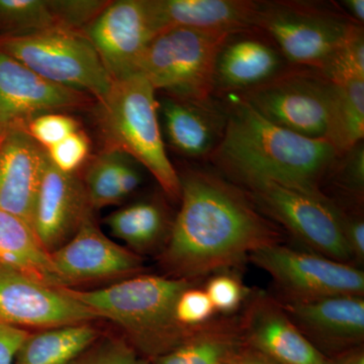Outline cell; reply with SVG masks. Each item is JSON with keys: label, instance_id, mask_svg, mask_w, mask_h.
<instances>
[{"label": "cell", "instance_id": "obj_1", "mask_svg": "<svg viewBox=\"0 0 364 364\" xmlns=\"http://www.w3.org/2000/svg\"><path fill=\"white\" fill-rule=\"evenodd\" d=\"M179 177L181 210L161 256L174 279L193 282L238 267L261 248L282 244L279 225L223 174L191 169Z\"/></svg>", "mask_w": 364, "mask_h": 364}, {"label": "cell", "instance_id": "obj_2", "mask_svg": "<svg viewBox=\"0 0 364 364\" xmlns=\"http://www.w3.org/2000/svg\"><path fill=\"white\" fill-rule=\"evenodd\" d=\"M230 98L224 135L208 157L221 173L239 186L272 181L323 193L321 182L341 156L331 144L280 128L238 98Z\"/></svg>", "mask_w": 364, "mask_h": 364}, {"label": "cell", "instance_id": "obj_3", "mask_svg": "<svg viewBox=\"0 0 364 364\" xmlns=\"http://www.w3.org/2000/svg\"><path fill=\"white\" fill-rule=\"evenodd\" d=\"M193 284L174 277L143 274L95 291L64 289L97 318L119 325L130 337L132 346L151 361L176 348L193 330L179 326L174 316L179 294Z\"/></svg>", "mask_w": 364, "mask_h": 364}, {"label": "cell", "instance_id": "obj_4", "mask_svg": "<svg viewBox=\"0 0 364 364\" xmlns=\"http://www.w3.org/2000/svg\"><path fill=\"white\" fill-rule=\"evenodd\" d=\"M156 90L141 74L114 81L95 105L105 150L131 156L149 170L171 200H181L178 172L167 156L159 123Z\"/></svg>", "mask_w": 364, "mask_h": 364}, {"label": "cell", "instance_id": "obj_5", "mask_svg": "<svg viewBox=\"0 0 364 364\" xmlns=\"http://www.w3.org/2000/svg\"><path fill=\"white\" fill-rule=\"evenodd\" d=\"M352 21L318 1H261L256 30L264 33L291 66L326 73L343 47Z\"/></svg>", "mask_w": 364, "mask_h": 364}, {"label": "cell", "instance_id": "obj_6", "mask_svg": "<svg viewBox=\"0 0 364 364\" xmlns=\"http://www.w3.org/2000/svg\"><path fill=\"white\" fill-rule=\"evenodd\" d=\"M229 36L186 28L162 31L150 41L136 73L167 97L213 100L218 55Z\"/></svg>", "mask_w": 364, "mask_h": 364}, {"label": "cell", "instance_id": "obj_7", "mask_svg": "<svg viewBox=\"0 0 364 364\" xmlns=\"http://www.w3.org/2000/svg\"><path fill=\"white\" fill-rule=\"evenodd\" d=\"M6 53L50 82L104 100L114 80L82 31L54 28L21 36H0Z\"/></svg>", "mask_w": 364, "mask_h": 364}, {"label": "cell", "instance_id": "obj_8", "mask_svg": "<svg viewBox=\"0 0 364 364\" xmlns=\"http://www.w3.org/2000/svg\"><path fill=\"white\" fill-rule=\"evenodd\" d=\"M240 188L263 214L315 253L351 264L341 208L324 193H311L272 181H250Z\"/></svg>", "mask_w": 364, "mask_h": 364}, {"label": "cell", "instance_id": "obj_9", "mask_svg": "<svg viewBox=\"0 0 364 364\" xmlns=\"http://www.w3.org/2000/svg\"><path fill=\"white\" fill-rule=\"evenodd\" d=\"M230 97L245 102L280 128L306 138L326 140L334 85L322 71L287 67L267 82Z\"/></svg>", "mask_w": 364, "mask_h": 364}, {"label": "cell", "instance_id": "obj_10", "mask_svg": "<svg viewBox=\"0 0 364 364\" xmlns=\"http://www.w3.org/2000/svg\"><path fill=\"white\" fill-rule=\"evenodd\" d=\"M248 260L270 275L282 293L279 299L364 296L361 270L320 254L275 244L255 251Z\"/></svg>", "mask_w": 364, "mask_h": 364}, {"label": "cell", "instance_id": "obj_11", "mask_svg": "<svg viewBox=\"0 0 364 364\" xmlns=\"http://www.w3.org/2000/svg\"><path fill=\"white\" fill-rule=\"evenodd\" d=\"M95 105L87 93L50 82L0 51V128L23 130L43 114L92 109Z\"/></svg>", "mask_w": 364, "mask_h": 364}, {"label": "cell", "instance_id": "obj_12", "mask_svg": "<svg viewBox=\"0 0 364 364\" xmlns=\"http://www.w3.org/2000/svg\"><path fill=\"white\" fill-rule=\"evenodd\" d=\"M82 32L114 81L136 73L155 36L146 0L109 1Z\"/></svg>", "mask_w": 364, "mask_h": 364}, {"label": "cell", "instance_id": "obj_13", "mask_svg": "<svg viewBox=\"0 0 364 364\" xmlns=\"http://www.w3.org/2000/svg\"><path fill=\"white\" fill-rule=\"evenodd\" d=\"M95 318L97 316L64 287L45 286L0 265V322L51 329L86 324Z\"/></svg>", "mask_w": 364, "mask_h": 364}, {"label": "cell", "instance_id": "obj_14", "mask_svg": "<svg viewBox=\"0 0 364 364\" xmlns=\"http://www.w3.org/2000/svg\"><path fill=\"white\" fill-rule=\"evenodd\" d=\"M244 343L279 364H328L287 316L277 298L251 291L238 316Z\"/></svg>", "mask_w": 364, "mask_h": 364}, {"label": "cell", "instance_id": "obj_15", "mask_svg": "<svg viewBox=\"0 0 364 364\" xmlns=\"http://www.w3.org/2000/svg\"><path fill=\"white\" fill-rule=\"evenodd\" d=\"M277 299L299 331L321 353L326 350L338 354L363 343V296Z\"/></svg>", "mask_w": 364, "mask_h": 364}, {"label": "cell", "instance_id": "obj_16", "mask_svg": "<svg viewBox=\"0 0 364 364\" xmlns=\"http://www.w3.org/2000/svg\"><path fill=\"white\" fill-rule=\"evenodd\" d=\"M50 254L66 287L75 282L134 274L143 268L142 258L107 238L90 215L81 223L71 240Z\"/></svg>", "mask_w": 364, "mask_h": 364}, {"label": "cell", "instance_id": "obj_17", "mask_svg": "<svg viewBox=\"0 0 364 364\" xmlns=\"http://www.w3.org/2000/svg\"><path fill=\"white\" fill-rule=\"evenodd\" d=\"M90 208L82 182L73 173L57 168L48 156L32 223L43 246L50 253L61 247L90 215Z\"/></svg>", "mask_w": 364, "mask_h": 364}, {"label": "cell", "instance_id": "obj_18", "mask_svg": "<svg viewBox=\"0 0 364 364\" xmlns=\"http://www.w3.org/2000/svg\"><path fill=\"white\" fill-rule=\"evenodd\" d=\"M47 158V151L23 129H2L0 210L16 215L31 228Z\"/></svg>", "mask_w": 364, "mask_h": 364}, {"label": "cell", "instance_id": "obj_19", "mask_svg": "<svg viewBox=\"0 0 364 364\" xmlns=\"http://www.w3.org/2000/svg\"><path fill=\"white\" fill-rule=\"evenodd\" d=\"M261 1L146 0L155 35L172 28L234 35L256 30Z\"/></svg>", "mask_w": 364, "mask_h": 364}, {"label": "cell", "instance_id": "obj_20", "mask_svg": "<svg viewBox=\"0 0 364 364\" xmlns=\"http://www.w3.org/2000/svg\"><path fill=\"white\" fill-rule=\"evenodd\" d=\"M257 32L249 31L228 37L218 55L215 92L240 95L287 68V61L277 46Z\"/></svg>", "mask_w": 364, "mask_h": 364}, {"label": "cell", "instance_id": "obj_21", "mask_svg": "<svg viewBox=\"0 0 364 364\" xmlns=\"http://www.w3.org/2000/svg\"><path fill=\"white\" fill-rule=\"evenodd\" d=\"M158 102L169 145L186 157H210L224 135L227 111L214 100L188 102L166 95Z\"/></svg>", "mask_w": 364, "mask_h": 364}, {"label": "cell", "instance_id": "obj_22", "mask_svg": "<svg viewBox=\"0 0 364 364\" xmlns=\"http://www.w3.org/2000/svg\"><path fill=\"white\" fill-rule=\"evenodd\" d=\"M0 265L45 286L66 287L55 269L51 254L32 228L4 210H0Z\"/></svg>", "mask_w": 364, "mask_h": 364}, {"label": "cell", "instance_id": "obj_23", "mask_svg": "<svg viewBox=\"0 0 364 364\" xmlns=\"http://www.w3.org/2000/svg\"><path fill=\"white\" fill-rule=\"evenodd\" d=\"M245 343L237 316L214 318L195 328L176 348L152 359V364H226Z\"/></svg>", "mask_w": 364, "mask_h": 364}, {"label": "cell", "instance_id": "obj_24", "mask_svg": "<svg viewBox=\"0 0 364 364\" xmlns=\"http://www.w3.org/2000/svg\"><path fill=\"white\" fill-rule=\"evenodd\" d=\"M331 81L334 97L326 141L343 155L363 142L364 77L352 75Z\"/></svg>", "mask_w": 364, "mask_h": 364}, {"label": "cell", "instance_id": "obj_25", "mask_svg": "<svg viewBox=\"0 0 364 364\" xmlns=\"http://www.w3.org/2000/svg\"><path fill=\"white\" fill-rule=\"evenodd\" d=\"M97 336L95 328L87 323L51 328L30 335L16 356V364H70Z\"/></svg>", "mask_w": 364, "mask_h": 364}, {"label": "cell", "instance_id": "obj_26", "mask_svg": "<svg viewBox=\"0 0 364 364\" xmlns=\"http://www.w3.org/2000/svg\"><path fill=\"white\" fill-rule=\"evenodd\" d=\"M112 235L139 251H147L161 241L167 218L161 205L154 202L134 203L107 219Z\"/></svg>", "mask_w": 364, "mask_h": 364}, {"label": "cell", "instance_id": "obj_27", "mask_svg": "<svg viewBox=\"0 0 364 364\" xmlns=\"http://www.w3.org/2000/svg\"><path fill=\"white\" fill-rule=\"evenodd\" d=\"M54 28H65L57 0H0V36L28 35Z\"/></svg>", "mask_w": 364, "mask_h": 364}, {"label": "cell", "instance_id": "obj_28", "mask_svg": "<svg viewBox=\"0 0 364 364\" xmlns=\"http://www.w3.org/2000/svg\"><path fill=\"white\" fill-rule=\"evenodd\" d=\"M124 154L105 150L88 167L85 191L91 208H102L123 200L119 188V163Z\"/></svg>", "mask_w": 364, "mask_h": 364}, {"label": "cell", "instance_id": "obj_29", "mask_svg": "<svg viewBox=\"0 0 364 364\" xmlns=\"http://www.w3.org/2000/svg\"><path fill=\"white\" fill-rule=\"evenodd\" d=\"M205 293L212 301L215 312L233 316L245 304L251 291L237 275L217 273L208 280Z\"/></svg>", "mask_w": 364, "mask_h": 364}, {"label": "cell", "instance_id": "obj_30", "mask_svg": "<svg viewBox=\"0 0 364 364\" xmlns=\"http://www.w3.org/2000/svg\"><path fill=\"white\" fill-rule=\"evenodd\" d=\"M215 312L205 289L193 286L184 289L177 299L174 316L184 329H195L214 318Z\"/></svg>", "mask_w": 364, "mask_h": 364}, {"label": "cell", "instance_id": "obj_31", "mask_svg": "<svg viewBox=\"0 0 364 364\" xmlns=\"http://www.w3.org/2000/svg\"><path fill=\"white\" fill-rule=\"evenodd\" d=\"M45 150L80 130L79 123L72 117L53 112L32 119L23 129Z\"/></svg>", "mask_w": 364, "mask_h": 364}, {"label": "cell", "instance_id": "obj_32", "mask_svg": "<svg viewBox=\"0 0 364 364\" xmlns=\"http://www.w3.org/2000/svg\"><path fill=\"white\" fill-rule=\"evenodd\" d=\"M335 172L337 183L345 189L358 203L363 200L364 150L363 142L354 146L348 152L339 156L330 173Z\"/></svg>", "mask_w": 364, "mask_h": 364}, {"label": "cell", "instance_id": "obj_33", "mask_svg": "<svg viewBox=\"0 0 364 364\" xmlns=\"http://www.w3.org/2000/svg\"><path fill=\"white\" fill-rule=\"evenodd\" d=\"M46 151L57 168L66 173H73L88 157L90 141L85 132L78 130Z\"/></svg>", "mask_w": 364, "mask_h": 364}, {"label": "cell", "instance_id": "obj_34", "mask_svg": "<svg viewBox=\"0 0 364 364\" xmlns=\"http://www.w3.org/2000/svg\"><path fill=\"white\" fill-rule=\"evenodd\" d=\"M80 364H149L132 345L117 340L102 344Z\"/></svg>", "mask_w": 364, "mask_h": 364}, {"label": "cell", "instance_id": "obj_35", "mask_svg": "<svg viewBox=\"0 0 364 364\" xmlns=\"http://www.w3.org/2000/svg\"><path fill=\"white\" fill-rule=\"evenodd\" d=\"M342 228L352 261L364 260V222L363 215L347 214L341 210Z\"/></svg>", "mask_w": 364, "mask_h": 364}, {"label": "cell", "instance_id": "obj_36", "mask_svg": "<svg viewBox=\"0 0 364 364\" xmlns=\"http://www.w3.org/2000/svg\"><path fill=\"white\" fill-rule=\"evenodd\" d=\"M30 333L0 322V364H13Z\"/></svg>", "mask_w": 364, "mask_h": 364}, {"label": "cell", "instance_id": "obj_37", "mask_svg": "<svg viewBox=\"0 0 364 364\" xmlns=\"http://www.w3.org/2000/svg\"><path fill=\"white\" fill-rule=\"evenodd\" d=\"M140 183L141 176L138 170L123 157L119 168V188L123 198L131 195L140 186Z\"/></svg>", "mask_w": 364, "mask_h": 364}, {"label": "cell", "instance_id": "obj_38", "mask_svg": "<svg viewBox=\"0 0 364 364\" xmlns=\"http://www.w3.org/2000/svg\"><path fill=\"white\" fill-rule=\"evenodd\" d=\"M226 364H279L262 355L259 352L244 346L238 353L235 354Z\"/></svg>", "mask_w": 364, "mask_h": 364}, {"label": "cell", "instance_id": "obj_39", "mask_svg": "<svg viewBox=\"0 0 364 364\" xmlns=\"http://www.w3.org/2000/svg\"><path fill=\"white\" fill-rule=\"evenodd\" d=\"M328 364H364V351L363 346L353 347L331 358H328Z\"/></svg>", "mask_w": 364, "mask_h": 364}, {"label": "cell", "instance_id": "obj_40", "mask_svg": "<svg viewBox=\"0 0 364 364\" xmlns=\"http://www.w3.org/2000/svg\"><path fill=\"white\" fill-rule=\"evenodd\" d=\"M347 16L354 23L363 25L364 21V1L363 0H344L341 1Z\"/></svg>", "mask_w": 364, "mask_h": 364}, {"label": "cell", "instance_id": "obj_41", "mask_svg": "<svg viewBox=\"0 0 364 364\" xmlns=\"http://www.w3.org/2000/svg\"><path fill=\"white\" fill-rule=\"evenodd\" d=\"M1 130H2V128H0V131H1Z\"/></svg>", "mask_w": 364, "mask_h": 364}, {"label": "cell", "instance_id": "obj_42", "mask_svg": "<svg viewBox=\"0 0 364 364\" xmlns=\"http://www.w3.org/2000/svg\"><path fill=\"white\" fill-rule=\"evenodd\" d=\"M2 131V130H1ZM1 131H0V133H1Z\"/></svg>", "mask_w": 364, "mask_h": 364}]
</instances>
